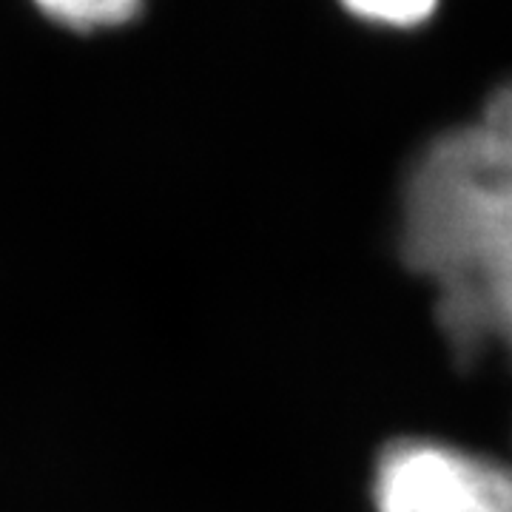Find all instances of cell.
<instances>
[{"label":"cell","mask_w":512,"mask_h":512,"mask_svg":"<svg viewBox=\"0 0 512 512\" xmlns=\"http://www.w3.org/2000/svg\"><path fill=\"white\" fill-rule=\"evenodd\" d=\"M399 256L433 285V316L458 365L512 367V80L478 120L441 131L413 160Z\"/></svg>","instance_id":"obj_1"},{"label":"cell","mask_w":512,"mask_h":512,"mask_svg":"<svg viewBox=\"0 0 512 512\" xmlns=\"http://www.w3.org/2000/svg\"><path fill=\"white\" fill-rule=\"evenodd\" d=\"M376 512H512V467L436 439H396L373 464Z\"/></svg>","instance_id":"obj_2"},{"label":"cell","mask_w":512,"mask_h":512,"mask_svg":"<svg viewBox=\"0 0 512 512\" xmlns=\"http://www.w3.org/2000/svg\"><path fill=\"white\" fill-rule=\"evenodd\" d=\"M37 6L72 29H100L117 26L134 18L143 0H35Z\"/></svg>","instance_id":"obj_3"},{"label":"cell","mask_w":512,"mask_h":512,"mask_svg":"<svg viewBox=\"0 0 512 512\" xmlns=\"http://www.w3.org/2000/svg\"><path fill=\"white\" fill-rule=\"evenodd\" d=\"M356 18L390 29H413L439 9V0H342Z\"/></svg>","instance_id":"obj_4"}]
</instances>
